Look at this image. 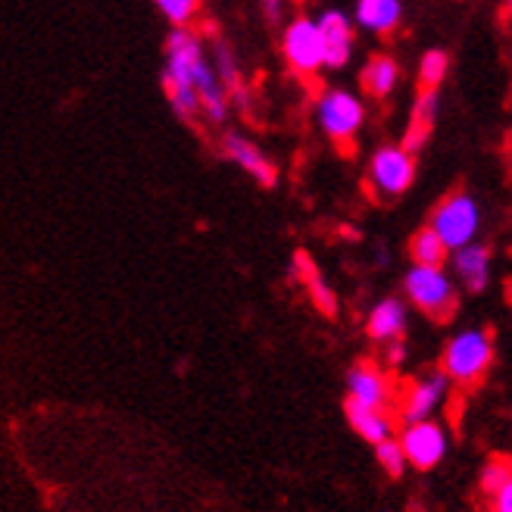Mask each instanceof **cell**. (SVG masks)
Instances as JSON below:
<instances>
[{
	"label": "cell",
	"instance_id": "cell-14",
	"mask_svg": "<svg viewBox=\"0 0 512 512\" xmlns=\"http://www.w3.org/2000/svg\"><path fill=\"white\" fill-rule=\"evenodd\" d=\"M344 413H347V422L350 428L360 434L363 441L369 444H381L394 438V419L388 409H378V406H366L360 400H344Z\"/></svg>",
	"mask_w": 512,
	"mask_h": 512
},
{
	"label": "cell",
	"instance_id": "cell-6",
	"mask_svg": "<svg viewBox=\"0 0 512 512\" xmlns=\"http://www.w3.org/2000/svg\"><path fill=\"white\" fill-rule=\"evenodd\" d=\"M416 178V153H409L403 144H388L381 147L372 163H369V188L375 191V197H400L403 191H409Z\"/></svg>",
	"mask_w": 512,
	"mask_h": 512
},
{
	"label": "cell",
	"instance_id": "cell-18",
	"mask_svg": "<svg viewBox=\"0 0 512 512\" xmlns=\"http://www.w3.org/2000/svg\"><path fill=\"white\" fill-rule=\"evenodd\" d=\"M403 19L400 0H360L356 4V22L372 35H391Z\"/></svg>",
	"mask_w": 512,
	"mask_h": 512
},
{
	"label": "cell",
	"instance_id": "cell-27",
	"mask_svg": "<svg viewBox=\"0 0 512 512\" xmlns=\"http://www.w3.org/2000/svg\"><path fill=\"white\" fill-rule=\"evenodd\" d=\"M494 503V512H512V481H506L503 488L491 497Z\"/></svg>",
	"mask_w": 512,
	"mask_h": 512
},
{
	"label": "cell",
	"instance_id": "cell-20",
	"mask_svg": "<svg viewBox=\"0 0 512 512\" xmlns=\"http://www.w3.org/2000/svg\"><path fill=\"white\" fill-rule=\"evenodd\" d=\"M213 66H216V75L219 82L228 94V104H238V107H247L250 104V94H247V85L241 79V72L232 60V54H228L225 44H216V54H213Z\"/></svg>",
	"mask_w": 512,
	"mask_h": 512
},
{
	"label": "cell",
	"instance_id": "cell-26",
	"mask_svg": "<svg viewBox=\"0 0 512 512\" xmlns=\"http://www.w3.org/2000/svg\"><path fill=\"white\" fill-rule=\"evenodd\" d=\"M384 347H388V350H384V366L397 369V366L406 363V344H403V338L400 341H388Z\"/></svg>",
	"mask_w": 512,
	"mask_h": 512
},
{
	"label": "cell",
	"instance_id": "cell-9",
	"mask_svg": "<svg viewBox=\"0 0 512 512\" xmlns=\"http://www.w3.org/2000/svg\"><path fill=\"white\" fill-rule=\"evenodd\" d=\"M450 388H453V384H450V378L441 369H434V372L416 378L413 384H409V391L403 394V403H400V419H403V425L431 419L447 403Z\"/></svg>",
	"mask_w": 512,
	"mask_h": 512
},
{
	"label": "cell",
	"instance_id": "cell-12",
	"mask_svg": "<svg viewBox=\"0 0 512 512\" xmlns=\"http://www.w3.org/2000/svg\"><path fill=\"white\" fill-rule=\"evenodd\" d=\"M319 35H322V50H325V66L341 69L350 63L353 54V25L341 10H325L319 19Z\"/></svg>",
	"mask_w": 512,
	"mask_h": 512
},
{
	"label": "cell",
	"instance_id": "cell-2",
	"mask_svg": "<svg viewBox=\"0 0 512 512\" xmlns=\"http://www.w3.org/2000/svg\"><path fill=\"white\" fill-rule=\"evenodd\" d=\"M494 366V335L484 328H466L453 335L441 356V372L450 384L459 388H475Z\"/></svg>",
	"mask_w": 512,
	"mask_h": 512
},
{
	"label": "cell",
	"instance_id": "cell-21",
	"mask_svg": "<svg viewBox=\"0 0 512 512\" xmlns=\"http://www.w3.org/2000/svg\"><path fill=\"white\" fill-rule=\"evenodd\" d=\"M409 256H413L416 266H444L447 263V244L434 235V228H419V232L413 235V241H409Z\"/></svg>",
	"mask_w": 512,
	"mask_h": 512
},
{
	"label": "cell",
	"instance_id": "cell-16",
	"mask_svg": "<svg viewBox=\"0 0 512 512\" xmlns=\"http://www.w3.org/2000/svg\"><path fill=\"white\" fill-rule=\"evenodd\" d=\"M434 119H438V91H419L413 113H409L406 135H403V147L409 153H419L425 147V141L431 138Z\"/></svg>",
	"mask_w": 512,
	"mask_h": 512
},
{
	"label": "cell",
	"instance_id": "cell-25",
	"mask_svg": "<svg viewBox=\"0 0 512 512\" xmlns=\"http://www.w3.org/2000/svg\"><path fill=\"white\" fill-rule=\"evenodd\" d=\"M375 459H378V466L388 472L391 478H400L403 472H406V453H403V447H400V441L397 438H388V441H381V444H375Z\"/></svg>",
	"mask_w": 512,
	"mask_h": 512
},
{
	"label": "cell",
	"instance_id": "cell-19",
	"mask_svg": "<svg viewBox=\"0 0 512 512\" xmlns=\"http://www.w3.org/2000/svg\"><path fill=\"white\" fill-rule=\"evenodd\" d=\"M397 79H400V66L394 57L388 54H375L366 66H363V75H360V85L369 97L375 100H384L391 97V91L397 88Z\"/></svg>",
	"mask_w": 512,
	"mask_h": 512
},
{
	"label": "cell",
	"instance_id": "cell-10",
	"mask_svg": "<svg viewBox=\"0 0 512 512\" xmlns=\"http://www.w3.org/2000/svg\"><path fill=\"white\" fill-rule=\"evenodd\" d=\"M222 153H225V160H232L244 175H250L256 185H263V188L275 185L278 169L272 166V160L250 138H244L238 132H228L222 138Z\"/></svg>",
	"mask_w": 512,
	"mask_h": 512
},
{
	"label": "cell",
	"instance_id": "cell-15",
	"mask_svg": "<svg viewBox=\"0 0 512 512\" xmlns=\"http://www.w3.org/2000/svg\"><path fill=\"white\" fill-rule=\"evenodd\" d=\"M406 322H409L406 303L397 300V297H388V300H381V303L372 306L366 331H369L372 341L388 344V341H400L406 335Z\"/></svg>",
	"mask_w": 512,
	"mask_h": 512
},
{
	"label": "cell",
	"instance_id": "cell-3",
	"mask_svg": "<svg viewBox=\"0 0 512 512\" xmlns=\"http://www.w3.org/2000/svg\"><path fill=\"white\" fill-rule=\"evenodd\" d=\"M403 288H406L409 303H413L416 310H422L425 316L438 322H447L456 316L459 294L444 266H413L406 272Z\"/></svg>",
	"mask_w": 512,
	"mask_h": 512
},
{
	"label": "cell",
	"instance_id": "cell-7",
	"mask_svg": "<svg viewBox=\"0 0 512 512\" xmlns=\"http://www.w3.org/2000/svg\"><path fill=\"white\" fill-rule=\"evenodd\" d=\"M397 441H400V447L406 453V463L413 466V469H419V472H428L434 466H441V459L450 450L447 428L441 422H434V419H422V422L403 425Z\"/></svg>",
	"mask_w": 512,
	"mask_h": 512
},
{
	"label": "cell",
	"instance_id": "cell-1",
	"mask_svg": "<svg viewBox=\"0 0 512 512\" xmlns=\"http://www.w3.org/2000/svg\"><path fill=\"white\" fill-rule=\"evenodd\" d=\"M207 57L203 50V41L197 38V32H191V25L185 29H172V35L166 38V69H163V88L166 97L175 110V116L194 125L200 119V100L194 91V72Z\"/></svg>",
	"mask_w": 512,
	"mask_h": 512
},
{
	"label": "cell",
	"instance_id": "cell-22",
	"mask_svg": "<svg viewBox=\"0 0 512 512\" xmlns=\"http://www.w3.org/2000/svg\"><path fill=\"white\" fill-rule=\"evenodd\" d=\"M506 481H512V459L509 456H491L481 469L478 488L484 497H494Z\"/></svg>",
	"mask_w": 512,
	"mask_h": 512
},
{
	"label": "cell",
	"instance_id": "cell-24",
	"mask_svg": "<svg viewBox=\"0 0 512 512\" xmlns=\"http://www.w3.org/2000/svg\"><path fill=\"white\" fill-rule=\"evenodd\" d=\"M153 4H157L163 19L175 25V29H185L200 13V0H153Z\"/></svg>",
	"mask_w": 512,
	"mask_h": 512
},
{
	"label": "cell",
	"instance_id": "cell-11",
	"mask_svg": "<svg viewBox=\"0 0 512 512\" xmlns=\"http://www.w3.org/2000/svg\"><path fill=\"white\" fill-rule=\"evenodd\" d=\"M347 397L360 400L366 406L388 409L394 400V381L388 378L384 369H378L372 363H360L347 372Z\"/></svg>",
	"mask_w": 512,
	"mask_h": 512
},
{
	"label": "cell",
	"instance_id": "cell-28",
	"mask_svg": "<svg viewBox=\"0 0 512 512\" xmlns=\"http://www.w3.org/2000/svg\"><path fill=\"white\" fill-rule=\"evenodd\" d=\"M281 7H285V0H263V10H266V16H269L272 22L281 19Z\"/></svg>",
	"mask_w": 512,
	"mask_h": 512
},
{
	"label": "cell",
	"instance_id": "cell-23",
	"mask_svg": "<svg viewBox=\"0 0 512 512\" xmlns=\"http://www.w3.org/2000/svg\"><path fill=\"white\" fill-rule=\"evenodd\" d=\"M447 69H450V60L444 50H428L419 63V85L422 91H438L441 82L447 79Z\"/></svg>",
	"mask_w": 512,
	"mask_h": 512
},
{
	"label": "cell",
	"instance_id": "cell-4",
	"mask_svg": "<svg viewBox=\"0 0 512 512\" xmlns=\"http://www.w3.org/2000/svg\"><path fill=\"white\" fill-rule=\"evenodd\" d=\"M316 116L328 141H335L338 150L350 153L356 144V135H360V128H363L366 110L360 104V97H353L350 91H341V88H331L319 97Z\"/></svg>",
	"mask_w": 512,
	"mask_h": 512
},
{
	"label": "cell",
	"instance_id": "cell-8",
	"mask_svg": "<svg viewBox=\"0 0 512 512\" xmlns=\"http://www.w3.org/2000/svg\"><path fill=\"white\" fill-rule=\"evenodd\" d=\"M281 50H285L288 66L303 75V79H313L319 69H325V50H322V35L316 19L297 16L281 38Z\"/></svg>",
	"mask_w": 512,
	"mask_h": 512
},
{
	"label": "cell",
	"instance_id": "cell-17",
	"mask_svg": "<svg viewBox=\"0 0 512 512\" xmlns=\"http://www.w3.org/2000/svg\"><path fill=\"white\" fill-rule=\"evenodd\" d=\"M294 275L303 281V288L310 291V300L316 303V310L322 316H328V319L338 316V297H335V291L325 285V278H322L319 266L310 260V253L297 250V256H294Z\"/></svg>",
	"mask_w": 512,
	"mask_h": 512
},
{
	"label": "cell",
	"instance_id": "cell-29",
	"mask_svg": "<svg viewBox=\"0 0 512 512\" xmlns=\"http://www.w3.org/2000/svg\"><path fill=\"white\" fill-rule=\"evenodd\" d=\"M506 10H509V16H512V0H506Z\"/></svg>",
	"mask_w": 512,
	"mask_h": 512
},
{
	"label": "cell",
	"instance_id": "cell-5",
	"mask_svg": "<svg viewBox=\"0 0 512 512\" xmlns=\"http://www.w3.org/2000/svg\"><path fill=\"white\" fill-rule=\"evenodd\" d=\"M431 228H434V235L447 244V250H459V247L472 244L481 228L478 203L466 191H456V194L444 197L441 207L431 216Z\"/></svg>",
	"mask_w": 512,
	"mask_h": 512
},
{
	"label": "cell",
	"instance_id": "cell-13",
	"mask_svg": "<svg viewBox=\"0 0 512 512\" xmlns=\"http://www.w3.org/2000/svg\"><path fill=\"white\" fill-rule=\"evenodd\" d=\"M450 253H453V272H456L459 281H463V288L469 294H481L484 288H488V281H491V247L472 241V244L450 250Z\"/></svg>",
	"mask_w": 512,
	"mask_h": 512
}]
</instances>
